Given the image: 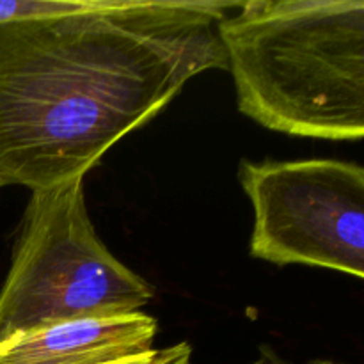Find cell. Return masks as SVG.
I'll return each instance as SVG.
<instances>
[{"instance_id":"6da1fadb","label":"cell","mask_w":364,"mask_h":364,"mask_svg":"<svg viewBox=\"0 0 364 364\" xmlns=\"http://www.w3.org/2000/svg\"><path fill=\"white\" fill-rule=\"evenodd\" d=\"M237 6L87 0L0 23V188L85 178L188 80L228 70L217 27Z\"/></svg>"},{"instance_id":"7a4b0ae2","label":"cell","mask_w":364,"mask_h":364,"mask_svg":"<svg viewBox=\"0 0 364 364\" xmlns=\"http://www.w3.org/2000/svg\"><path fill=\"white\" fill-rule=\"evenodd\" d=\"M217 32L242 114L295 137H364V0H247Z\"/></svg>"},{"instance_id":"3957f363","label":"cell","mask_w":364,"mask_h":364,"mask_svg":"<svg viewBox=\"0 0 364 364\" xmlns=\"http://www.w3.org/2000/svg\"><path fill=\"white\" fill-rule=\"evenodd\" d=\"M155 291L107 249L84 178L31 192L0 288V341L63 322L142 311Z\"/></svg>"},{"instance_id":"277c9868","label":"cell","mask_w":364,"mask_h":364,"mask_svg":"<svg viewBox=\"0 0 364 364\" xmlns=\"http://www.w3.org/2000/svg\"><path fill=\"white\" fill-rule=\"evenodd\" d=\"M238 180L255 210L252 258L363 279V166L336 159L242 160Z\"/></svg>"},{"instance_id":"5b68a950","label":"cell","mask_w":364,"mask_h":364,"mask_svg":"<svg viewBox=\"0 0 364 364\" xmlns=\"http://www.w3.org/2000/svg\"><path fill=\"white\" fill-rule=\"evenodd\" d=\"M156 334L142 311L73 320L0 341V364H109L153 350Z\"/></svg>"},{"instance_id":"8992f818","label":"cell","mask_w":364,"mask_h":364,"mask_svg":"<svg viewBox=\"0 0 364 364\" xmlns=\"http://www.w3.org/2000/svg\"><path fill=\"white\" fill-rule=\"evenodd\" d=\"M87 0H0V23L70 13Z\"/></svg>"},{"instance_id":"52a82bcc","label":"cell","mask_w":364,"mask_h":364,"mask_svg":"<svg viewBox=\"0 0 364 364\" xmlns=\"http://www.w3.org/2000/svg\"><path fill=\"white\" fill-rule=\"evenodd\" d=\"M192 347L188 343H176L171 347L153 348L146 354L109 364H191Z\"/></svg>"},{"instance_id":"ba28073f","label":"cell","mask_w":364,"mask_h":364,"mask_svg":"<svg viewBox=\"0 0 364 364\" xmlns=\"http://www.w3.org/2000/svg\"><path fill=\"white\" fill-rule=\"evenodd\" d=\"M252 364H287V363H281V361H277V359H274V358H262V359H258V361L252 363ZM309 364H336V363L315 361V363H309Z\"/></svg>"}]
</instances>
